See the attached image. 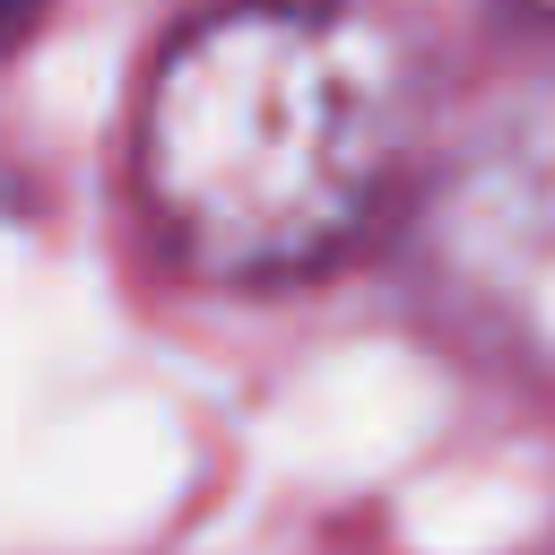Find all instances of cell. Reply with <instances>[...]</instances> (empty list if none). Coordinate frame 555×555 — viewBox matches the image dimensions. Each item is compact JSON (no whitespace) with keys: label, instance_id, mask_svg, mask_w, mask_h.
Here are the masks:
<instances>
[{"label":"cell","instance_id":"1","mask_svg":"<svg viewBox=\"0 0 555 555\" xmlns=\"http://www.w3.org/2000/svg\"><path fill=\"white\" fill-rule=\"evenodd\" d=\"M130 182L182 269L312 278L425 182V52L373 0H217L139 69Z\"/></svg>","mask_w":555,"mask_h":555},{"label":"cell","instance_id":"3","mask_svg":"<svg viewBox=\"0 0 555 555\" xmlns=\"http://www.w3.org/2000/svg\"><path fill=\"white\" fill-rule=\"evenodd\" d=\"M520 9H529V17H546V26H555V0H520Z\"/></svg>","mask_w":555,"mask_h":555},{"label":"cell","instance_id":"2","mask_svg":"<svg viewBox=\"0 0 555 555\" xmlns=\"http://www.w3.org/2000/svg\"><path fill=\"white\" fill-rule=\"evenodd\" d=\"M416 295L477 364L555 399V69L494 95L425 165Z\"/></svg>","mask_w":555,"mask_h":555}]
</instances>
